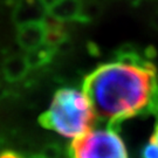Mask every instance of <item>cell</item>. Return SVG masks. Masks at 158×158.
<instances>
[{"instance_id":"cell-1","label":"cell","mask_w":158,"mask_h":158,"mask_svg":"<svg viewBox=\"0 0 158 158\" xmlns=\"http://www.w3.org/2000/svg\"><path fill=\"white\" fill-rule=\"evenodd\" d=\"M157 69L121 62L102 64L83 81L87 96L96 118L109 127H117L124 119L139 114H151L157 90Z\"/></svg>"},{"instance_id":"cell-2","label":"cell","mask_w":158,"mask_h":158,"mask_svg":"<svg viewBox=\"0 0 158 158\" xmlns=\"http://www.w3.org/2000/svg\"><path fill=\"white\" fill-rule=\"evenodd\" d=\"M95 113L87 96L72 88H61L55 93L48 111L41 114L39 123L68 138H77L93 129Z\"/></svg>"},{"instance_id":"cell-3","label":"cell","mask_w":158,"mask_h":158,"mask_svg":"<svg viewBox=\"0 0 158 158\" xmlns=\"http://www.w3.org/2000/svg\"><path fill=\"white\" fill-rule=\"evenodd\" d=\"M72 158H128L124 142L116 127L91 129L73 139L69 147Z\"/></svg>"},{"instance_id":"cell-4","label":"cell","mask_w":158,"mask_h":158,"mask_svg":"<svg viewBox=\"0 0 158 158\" xmlns=\"http://www.w3.org/2000/svg\"><path fill=\"white\" fill-rule=\"evenodd\" d=\"M47 8L41 0H19L13 11V21L18 27L36 21H44Z\"/></svg>"},{"instance_id":"cell-5","label":"cell","mask_w":158,"mask_h":158,"mask_svg":"<svg viewBox=\"0 0 158 158\" xmlns=\"http://www.w3.org/2000/svg\"><path fill=\"white\" fill-rule=\"evenodd\" d=\"M46 26L44 21H36L18 27L17 41L21 48L34 51L45 44Z\"/></svg>"},{"instance_id":"cell-6","label":"cell","mask_w":158,"mask_h":158,"mask_svg":"<svg viewBox=\"0 0 158 158\" xmlns=\"http://www.w3.org/2000/svg\"><path fill=\"white\" fill-rule=\"evenodd\" d=\"M82 11V2L80 0H57L48 10V14L60 21H77Z\"/></svg>"},{"instance_id":"cell-7","label":"cell","mask_w":158,"mask_h":158,"mask_svg":"<svg viewBox=\"0 0 158 158\" xmlns=\"http://www.w3.org/2000/svg\"><path fill=\"white\" fill-rule=\"evenodd\" d=\"M29 67L26 61V57L19 55L8 57L2 63V73L8 82H18L23 79Z\"/></svg>"},{"instance_id":"cell-8","label":"cell","mask_w":158,"mask_h":158,"mask_svg":"<svg viewBox=\"0 0 158 158\" xmlns=\"http://www.w3.org/2000/svg\"><path fill=\"white\" fill-rule=\"evenodd\" d=\"M55 53L56 51L54 47L44 44L39 48L28 52L25 57H26V61L29 68H39L51 62L52 57L54 56Z\"/></svg>"},{"instance_id":"cell-9","label":"cell","mask_w":158,"mask_h":158,"mask_svg":"<svg viewBox=\"0 0 158 158\" xmlns=\"http://www.w3.org/2000/svg\"><path fill=\"white\" fill-rule=\"evenodd\" d=\"M143 158H158V123L151 139L143 150Z\"/></svg>"},{"instance_id":"cell-10","label":"cell","mask_w":158,"mask_h":158,"mask_svg":"<svg viewBox=\"0 0 158 158\" xmlns=\"http://www.w3.org/2000/svg\"><path fill=\"white\" fill-rule=\"evenodd\" d=\"M41 156H44L45 158H59V156H60V148L57 145H54V144L47 145L42 150Z\"/></svg>"},{"instance_id":"cell-11","label":"cell","mask_w":158,"mask_h":158,"mask_svg":"<svg viewBox=\"0 0 158 158\" xmlns=\"http://www.w3.org/2000/svg\"><path fill=\"white\" fill-rule=\"evenodd\" d=\"M73 49V44H72V41L68 39H64L63 41H61L59 45L55 47V51L56 53L59 54H62V55H66L68 53H70V51Z\"/></svg>"},{"instance_id":"cell-12","label":"cell","mask_w":158,"mask_h":158,"mask_svg":"<svg viewBox=\"0 0 158 158\" xmlns=\"http://www.w3.org/2000/svg\"><path fill=\"white\" fill-rule=\"evenodd\" d=\"M0 158H23V155L15 152V151H11V150H6L0 152Z\"/></svg>"},{"instance_id":"cell-13","label":"cell","mask_w":158,"mask_h":158,"mask_svg":"<svg viewBox=\"0 0 158 158\" xmlns=\"http://www.w3.org/2000/svg\"><path fill=\"white\" fill-rule=\"evenodd\" d=\"M87 47H88V53L90 54L91 56H98L100 55V49L96 44L94 42H88L87 44Z\"/></svg>"},{"instance_id":"cell-14","label":"cell","mask_w":158,"mask_h":158,"mask_svg":"<svg viewBox=\"0 0 158 158\" xmlns=\"http://www.w3.org/2000/svg\"><path fill=\"white\" fill-rule=\"evenodd\" d=\"M145 56L148 59H153V57L156 56V49L153 47H148L147 49H145Z\"/></svg>"},{"instance_id":"cell-15","label":"cell","mask_w":158,"mask_h":158,"mask_svg":"<svg viewBox=\"0 0 158 158\" xmlns=\"http://www.w3.org/2000/svg\"><path fill=\"white\" fill-rule=\"evenodd\" d=\"M31 158H45L44 156H41V155H34V156H32Z\"/></svg>"},{"instance_id":"cell-16","label":"cell","mask_w":158,"mask_h":158,"mask_svg":"<svg viewBox=\"0 0 158 158\" xmlns=\"http://www.w3.org/2000/svg\"><path fill=\"white\" fill-rule=\"evenodd\" d=\"M14 1H19V0H11V2H14Z\"/></svg>"}]
</instances>
